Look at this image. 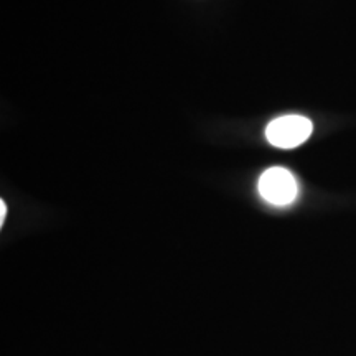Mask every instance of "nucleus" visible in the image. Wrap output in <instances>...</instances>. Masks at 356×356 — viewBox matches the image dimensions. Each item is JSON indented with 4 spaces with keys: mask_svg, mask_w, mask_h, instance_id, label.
<instances>
[{
    "mask_svg": "<svg viewBox=\"0 0 356 356\" xmlns=\"http://www.w3.org/2000/svg\"><path fill=\"white\" fill-rule=\"evenodd\" d=\"M314 132V124L304 115H282L274 119L266 129V137L270 145L277 149H296L304 144Z\"/></svg>",
    "mask_w": 356,
    "mask_h": 356,
    "instance_id": "f257e3e1",
    "label": "nucleus"
},
{
    "mask_svg": "<svg viewBox=\"0 0 356 356\" xmlns=\"http://www.w3.org/2000/svg\"><path fill=\"white\" fill-rule=\"evenodd\" d=\"M257 188H259L261 197L266 202L275 204V207L291 204L297 198V193H299V185H297L296 177L287 168L282 167L267 168L259 178Z\"/></svg>",
    "mask_w": 356,
    "mask_h": 356,
    "instance_id": "f03ea898",
    "label": "nucleus"
},
{
    "mask_svg": "<svg viewBox=\"0 0 356 356\" xmlns=\"http://www.w3.org/2000/svg\"><path fill=\"white\" fill-rule=\"evenodd\" d=\"M6 215H7V204L2 200V202H0V226L6 222Z\"/></svg>",
    "mask_w": 356,
    "mask_h": 356,
    "instance_id": "7ed1b4c3",
    "label": "nucleus"
}]
</instances>
